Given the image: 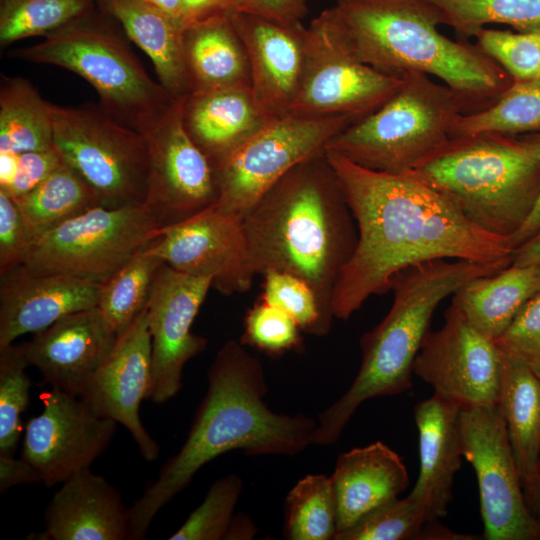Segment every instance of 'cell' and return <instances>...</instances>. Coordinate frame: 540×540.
<instances>
[{"label":"cell","mask_w":540,"mask_h":540,"mask_svg":"<svg viewBox=\"0 0 540 540\" xmlns=\"http://www.w3.org/2000/svg\"><path fill=\"white\" fill-rule=\"evenodd\" d=\"M334 169L355 218L358 243L335 285L334 318L347 320L373 295L391 290L401 270L436 259L513 258L510 239L471 222L450 200L410 172L362 167L333 151Z\"/></svg>","instance_id":"obj_1"},{"label":"cell","mask_w":540,"mask_h":540,"mask_svg":"<svg viewBox=\"0 0 540 540\" xmlns=\"http://www.w3.org/2000/svg\"><path fill=\"white\" fill-rule=\"evenodd\" d=\"M207 379V392L185 442L129 508L132 540L145 538L159 510L214 458L232 450L294 456L312 444L316 420L305 414L276 413L267 406L263 365L240 341L229 339L221 346Z\"/></svg>","instance_id":"obj_2"},{"label":"cell","mask_w":540,"mask_h":540,"mask_svg":"<svg viewBox=\"0 0 540 540\" xmlns=\"http://www.w3.org/2000/svg\"><path fill=\"white\" fill-rule=\"evenodd\" d=\"M256 275L291 273L315 291L324 313L358 243V229L325 153L282 177L242 219Z\"/></svg>","instance_id":"obj_3"},{"label":"cell","mask_w":540,"mask_h":540,"mask_svg":"<svg viewBox=\"0 0 540 540\" xmlns=\"http://www.w3.org/2000/svg\"><path fill=\"white\" fill-rule=\"evenodd\" d=\"M333 8L361 62L390 76L440 78L471 113L491 106L513 82L476 44L441 34L440 14L424 0H337Z\"/></svg>","instance_id":"obj_4"},{"label":"cell","mask_w":540,"mask_h":540,"mask_svg":"<svg viewBox=\"0 0 540 540\" xmlns=\"http://www.w3.org/2000/svg\"><path fill=\"white\" fill-rule=\"evenodd\" d=\"M512 260L436 259L398 272L391 284L392 306L377 326L362 335L359 371L344 394L320 413L312 444L335 443L363 402L408 391L415 357L437 306L469 281L494 274L510 266Z\"/></svg>","instance_id":"obj_5"},{"label":"cell","mask_w":540,"mask_h":540,"mask_svg":"<svg viewBox=\"0 0 540 540\" xmlns=\"http://www.w3.org/2000/svg\"><path fill=\"white\" fill-rule=\"evenodd\" d=\"M481 229L511 239L540 197V160L521 136L450 137L411 171Z\"/></svg>","instance_id":"obj_6"},{"label":"cell","mask_w":540,"mask_h":540,"mask_svg":"<svg viewBox=\"0 0 540 540\" xmlns=\"http://www.w3.org/2000/svg\"><path fill=\"white\" fill-rule=\"evenodd\" d=\"M126 39L118 22L96 5L10 57L77 74L95 89L106 113L145 135L177 99L148 75Z\"/></svg>","instance_id":"obj_7"},{"label":"cell","mask_w":540,"mask_h":540,"mask_svg":"<svg viewBox=\"0 0 540 540\" xmlns=\"http://www.w3.org/2000/svg\"><path fill=\"white\" fill-rule=\"evenodd\" d=\"M401 79L382 106L340 131L326 150L368 169L406 173L450 138L461 114L471 113L458 93L427 74Z\"/></svg>","instance_id":"obj_8"},{"label":"cell","mask_w":540,"mask_h":540,"mask_svg":"<svg viewBox=\"0 0 540 540\" xmlns=\"http://www.w3.org/2000/svg\"><path fill=\"white\" fill-rule=\"evenodd\" d=\"M53 143L63 162L97 194L106 208L143 204L149 153L146 138L99 104L50 103Z\"/></svg>","instance_id":"obj_9"},{"label":"cell","mask_w":540,"mask_h":540,"mask_svg":"<svg viewBox=\"0 0 540 540\" xmlns=\"http://www.w3.org/2000/svg\"><path fill=\"white\" fill-rule=\"evenodd\" d=\"M355 120L348 116L288 114L211 162L218 210L241 219L297 165L325 153L329 141Z\"/></svg>","instance_id":"obj_10"},{"label":"cell","mask_w":540,"mask_h":540,"mask_svg":"<svg viewBox=\"0 0 540 540\" xmlns=\"http://www.w3.org/2000/svg\"><path fill=\"white\" fill-rule=\"evenodd\" d=\"M145 204L94 207L40 236L24 264L38 274H65L102 282L160 237Z\"/></svg>","instance_id":"obj_11"},{"label":"cell","mask_w":540,"mask_h":540,"mask_svg":"<svg viewBox=\"0 0 540 540\" xmlns=\"http://www.w3.org/2000/svg\"><path fill=\"white\" fill-rule=\"evenodd\" d=\"M401 81L357 58L331 7L306 27L303 77L289 114L348 116L357 121L382 106Z\"/></svg>","instance_id":"obj_12"},{"label":"cell","mask_w":540,"mask_h":540,"mask_svg":"<svg viewBox=\"0 0 540 540\" xmlns=\"http://www.w3.org/2000/svg\"><path fill=\"white\" fill-rule=\"evenodd\" d=\"M462 453L474 468L487 540L540 539L497 405L460 409Z\"/></svg>","instance_id":"obj_13"},{"label":"cell","mask_w":540,"mask_h":540,"mask_svg":"<svg viewBox=\"0 0 540 540\" xmlns=\"http://www.w3.org/2000/svg\"><path fill=\"white\" fill-rule=\"evenodd\" d=\"M503 353L451 303L442 327L428 331L413 374L462 408L497 405Z\"/></svg>","instance_id":"obj_14"},{"label":"cell","mask_w":540,"mask_h":540,"mask_svg":"<svg viewBox=\"0 0 540 540\" xmlns=\"http://www.w3.org/2000/svg\"><path fill=\"white\" fill-rule=\"evenodd\" d=\"M183 98L144 135L149 153L144 204L161 228L212 206L218 196L212 163L184 127Z\"/></svg>","instance_id":"obj_15"},{"label":"cell","mask_w":540,"mask_h":540,"mask_svg":"<svg viewBox=\"0 0 540 540\" xmlns=\"http://www.w3.org/2000/svg\"><path fill=\"white\" fill-rule=\"evenodd\" d=\"M145 251L180 272L211 279L227 296L247 292L256 276L242 219L214 205L161 228Z\"/></svg>","instance_id":"obj_16"},{"label":"cell","mask_w":540,"mask_h":540,"mask_svg":"<svg viewBox=\"0 0 540 540\" xmlns=\"http://www.w3.org/2000/svg\"><path fill=\"white\" fill-rule=\"evenodd\" d=\"M43 410L26 424L22 458L47 487L90 468L111 443L117 422L97 415L79 396L52 388L41 395Z\"/></svg>","instance_id":"obj_17"},{"label":"cell","mask_w":540,"mask_h":540,"mask_svg":"<svg viewBox=\"0 0 540 540\" xmlns=\"http://www.w3.org/2000/svg\"><path fill=\"white\" fill-rule=\"evenodd\" d=\"M211 288V279L185 274L166 263L154 277L146 311L152 339L149 399L157 404L179 393L186 363L208 344L191 327Z\"/></svg>","instance_id":"obj_18"},{"label":"cell","mask_w":540,"mask_h":540,"mask_svg":"<svg viewBox=\"0 0 540 540\" xmlns=\"http://www.w3.org/2000/svg\"><path fill=\"white\" fill-rule=\"evenodd\" d=\"M152 387V339L146 308L117 343L79 396L99 416L124 426L147 461L158 458V443L144 428L140 405Z\"/></svg>","instance_id":"obj_19"},{"label":"cell","mask_w":540,"mask_h":540,"mask_svg":"<svg viewBox=\"0 0 540 540\" xmlns=\"http://www.w3.org/2000/svg\"><path fill=\"white\" fill-rule=\"evenodd\" d=\"M231 20L246 50L255 97L272 118L288 115L302 82L306 27L244 12Z\"/></svg>","instance_id":"obj_20"},{"label":"cell","mask_w":540,"mask_h":540,"mask_svg":"<svg viewBox=\"0 0 540 540\" xmlns=\"http://www.w3.org/2000/svg\"><path fill=\"white\" fill-rule=\"evenodd\" d=\"M118 335L97 307L67 315L24 343L29 365L52 388L80 396L112 353Z\"/></svg>","instance_id":"obj_21"},{"label":"cell","mask_w":540,"mask_h":540,"mask_svg":"<svg viewBox=\"0 0 540 540\" xmlns=\"http://www.w3.org/2000/svg\"><path fill=\"white\" fill-rule=\"evenodd\" d=\"M101 282L22 267L1 278L0 348L38 333L61 318L97 306Z\"/></svg>","instance_id":"obj_22"},{"label":"cell","mask_w":540,"mask_h":540,"mask_svg":"<svg viewBox=\"0 0 540 540\" xmlns=\"http://www.w3.org/2000/svg\"><path fill=\"white\" fill-rule=\"evenodd\" d=\"M45 540L131 539L130 510L103 476L83 469L54 493L44 512Z\"/></svg>","instance_id":"obj_23"},{"label":"cell","mask_w":540,"mask_h":540,"mask_svg":"<svg viewBox=\"0 0 540 540\" xmlns=\"http://www.w3.org/2000/svg\"><path fill=\"white\" fill-rule=\"evenodd\" d=\"M460 407L436 394L414 408L419 436L420 471L409 493L430 521L445 517L455 474L461 466Z\"/></svg>","instance_id":"obj_24"},{"label":"cell","mask_w":540,"mask_h":540,"mask_svg":"<svg viewBox=\"0 0 540 540\" xmlns=\"http://www.w3.org/2000/svg\"><path fill=\"white\" fill-rule=\"evenodd\" d=\"M182 118L188 135L211 162L232 152L274 119L247 85L187 94Z\"/></svg>","instance_id":"obj_25"},{"label":"cell","mask_w":540,"mask_h":540,"mask_svg":"<svg viewBox=\"0 0 540 540\" xmlns=\"http://www.w3.org/2000/svg\"><path fill=\"white\" fill-rule=\"evenodd\" d=\"M331 479L338 511L336 535L398 498L409 484L402 458L381 441L339 455Z\"/></svg>","instance_id":"obj_26"},{"label":"cell","mask_w":540,"mask_h":540,"mask_svg":"<svg viewBox=\"0 0 540 540\" xmlns=\"http://www.w3.org/2000/svg\"><path fill=\"white\" fill-rule=\"evenodd\" d=\"M96 5L149 56L160 84L173 98L190 93L183 58V28L177 19L144 0H96Z\"/></svg>","instance_id":"obj_27"},{"label":"cell","mask_w":540,"mask_h":540,"mask_svg":"<svg viewBox=\"0 0 540 540\" xmlns=\"http://www.w3.org/2000/svg\"><path fill=\"white\" fill-rule=\"evenodd\" d=\"M182 45L190 93L250 86L246 50L231 16L212 17L186 26Z\"/></svg>","instance_id":"obj_28"},{"label":"cell","mask_w":540,"mask_h":540,"mask_svg":"<svg viewBox=\"0 0 540 540\" xmlns=\"http://www.w3.org/2000/svg\"><path fill=\"white\" fill-rule=\"evenodd\" d=\"M497 406L527 495L534 487L540 464V377L525 363L504 353Z\"/></svg>","instance_id":"obj_29"},{"label":"cell","mask_w":540,"mask_h":540,"mask_svg":"<svg viewBox=\"0 0 540 540\" xmlns=\"http://www.w3.org/2000/svg\"><path fill=\"white\" fill-rule=\"evenodd\" d=\"M539 290L540 264H511L469 281L453 295L452 304L475 329L495 342Z\"/></svg>","instance_id":"obj_30"},{"label":"cell","mask_w":540,"mask_h":540,"mask_svg":"<svg viewBox=\"0 0 540 540\" xmlns=\"http://www.w3.org/2000/svg\"><path fill=\"white\" fill-rule=\"evenodd\" d=\"M53 146L50 102L27 79L1 75L0 152L22 154Z\"/></svg>","instance_id":"obj_31"},{"label":"cell","mask_w":540,"mask_h":540,"mask_svg":"<svg viewBox=\"0 0 540 540\" xmlns=\"http://www.w3.org/2000/svg\"><path fill=\"white\" fill-rule=\"evenodd\" d=\"M14 200L32 244L62 222L101 206L95 191L64 162L36 188Z\"/></svg>","instance_id":"obj_32"},{"label":"cell","mask_w":540,"mask_h":540,"mask_svg":"<svg viewBox=\"0 0 540 540\" xmlns=\"http://www.w3.org/2000/svg\"><path fill=\"white\" fill-rule=\"evenodd\" d=\"M430 521L424 507L409 494L372 510L334 540H474Z\"/></svg>","instance_id":"obj_33"},{"label":"cell","mask_w":540,"mask_h":540,"mask_svg":"<svg viewBox=\"0 0 540 540\" xmlns=\"http://www.w3.org/2000/svg\"><path fill=\"white\" fill-rule=\"evenodd\" d=\"M540 132V76L513 81L488 108L461 114L450 137L479 133L521 136Z\"/></svg>","instance_id":"obj_34"},{"label":"cell","mask_w":540,"mask_h":540,"mask_svg":"<svg viewBox=\"0 0 540 540\" xmlns=\"http://www.w3.org/2000/svg\"><path fill=\"white\" fill-rule=\"evenodd\" d=\"M337 524V501L331 476L308 474L286 495L284 538L334 540Z\"/></svg>","instance_id":"obj_35"},{"label":"cell","mask_w":540,"mask_h":540,"mask_svg":"<svg viewBox=\"0 0 540 540\" xmlns=\"http://www.w3.org/2000/svg\"><path fill=\"white\" fill-rule=\"evenodd\" d=\"M163 263L144 249L101 282L96 307L118 336L146 308L154 277Z\"/></svg>","instance_id":"obj_36"},{"label":"cell","mask_w":540,"mask_h":540,"mask_svg":"<svg viewBox=\"0 0 540 540\" xmlns=\"http://www.w3.org/2000/svg\"><path fill=\"white\" fill-rule=\"evenodd\" d=\"M440 14L442 24L462 39L475 37L489 24H505L517 31L540 30V0H424Z\"/></svg>","instance_id":"obj_37"},{"label":"cell","mask_w":540,"mask_h":540,"mask_svg":"<svg viewBox=\"0 0 540 540\" xmlns=\"http://www.w3.org/2000/svg\"><path fill=\"white\" fill-rule=\"evenodd\" d=\"M96 6V0H0V46L47 36Z\"/></svg>","instance_id":"obj_38"},{"label":"cell","mask_w":540,"mask_h":540,"mask_svg":"<svg viewBox=\"0 0 540 540\" xmlns=\"http://www.w3.org/2000/svg\"><path fill=\"white\" fill-rule=\"evenodd\" d=\"M25 345L0 348V454L14 455L22 432L21 414L29 403L31 380Z\"/></svg>","instance_id":"obj_39"},{"label":"cell","mask_w":540,"mask_h":540,"mask_svg":"<svg viewBox=\"0 0 540 540\" xmlns=\"http://www.w3.org/2000/svg\"><path fill=\"white\" fill-rule=\"evenodd\" d=\"M263 276L262 301L288 313L303 332L314 336L328 334L333 319L324 313L315 291L306 281L275 270Z\"/></svg>","instance_id":"obj_40"},{"label":"cell","mask_w":540,"mask_h":540,"mask_svg":"<svg viewBox=\"0 0 540 540\" xmlns=\"http://www.w3.org/2000/svg\"><path fill=\"white\" fill-rule=\"evenodd\" d=\"M242 487V479L237 474H230L214 481L203 502L168 539H225Z\"/></svg>","instance_id":"obj_41"},{"label":"cell","mask_w":540,"mask_h":540,"mask_svg":"<svg viewBox=\"0 0 540 540\" xmlns=\"http://www.w3.org/2000/svg\"><path fill=\"white\" fill-rule=\"evenodd\" d=\"M475 38L476 45L513 81L540 76V30L512 32L484 27Z\"/></svg>","instance_id":"obj_42"},{"label":"cell","mask_w":540,"mask_h":540,"mask_svg":"<svg viewBox=\"0 0 540 540\" xmlns=\"http://www.w3.org/2000/svg\"><path fill=\"white\" fill-rule=\"evenodd\" d=\"M301 331L288 313L260 300L245 316L240 342L266 354L280 355L302 347Z\"/></svg>","instance_id":"obj_43"},{"label":"cell","mask_w":540,"mask_h":540,"mask_svg":"<svg viewBox=\"0 0 540 540\" xmlns=\"http://www.w3.org/2000/svg\"><path fill=\"white\" fill-rule=\"evenodd\" d=\"M495 344L504 354L522 361L540 377V290Z\"/></svg>","instance_id":"obj_44"},{"label":"cell","mask_w":540,"mask_h":540,"mask_svg":"<svg viewBox=\"0 0 540 540\" xmlns=\"http://www.w3.org/2000/svg\"><path fill=\"white\" fill-rule=\"evenodd\" d=\"M32 241L16 201L0 190V277L21 267Z\"/></svg>","instance_id":"obj_45"},{"label":"cell","mask_w":540,"mask_h":540,"mask_svg":"<svg viewBox=\"0 0 540 540\" xmlns=\"http://www.w3.org/2000/svg\"><path fill=\"white\" fill-rule=\"evenodd\" d=\"M63 160L53 146L44 150L19 154L18 169L15 178L7 189H0L12 198H20L42 183Z\"/></svg>","instance_id":"obj_46"},{"label":"cell","mask_w":540,"mask_h":540,"mask_svg":"<svg viewBox=\"0 0 540 540\" xmlns=\"http://www.w3.org/2000/svg\"><path fill=\"white\" fill-rule=\"evenodd\" d=\"M240 12L249 13L248 0H183L178 21L184 29L195 22Z\"/></svg>","instance_id":"obj_47"},{"label":"cell","mask_w":540,"mask_h":540,"mask_svg":"<svg viewBox=\"0 0 540 540\" xmlns=\"http://www.w3.org/2000/svg\"><path fill=\"white\" fill-rule=\"evenodd\" d=\"M308 0H248L249 13L282 23L301 22Z\"/></svg>","instance_id":"obj_48"},{"label":"cell","mask_w":540,"mask_h":540,"mask_svg":"<svg viewBox=\"0 0 540 540\" xmlns=\"http://www.w3.org/2000/svg\"><path fill=\"white\" fill-rule=\"evenodd\" d=\"M42 482L38 470L24 458L0 454V490L5 492L19 484Z\"/></svg>","instance_id":"obj_49"},{"label":"cell","mask_w":540,"mask_h":540,"mask_svg":"<svg viewBox=\"0 0 540 540\" xmlns=\"http://www.w3.org/2000/svg\"><path fill=\"white\" fill-rule=\"evenodd\" d=\"M533 148L540 160V132L521 135ZM540 230V197L531 216L524 226L510 239L512 246L516 249L536 232Z\"/></svg>","instance_id":"obj_50"},{"label":"cell","mask_w":540,"mask_h":540,"mask_svg":"<svg viewBox=\"0 0 540 540\" xmlns=\"http://www.w3.org/2000/svg\"><path fill=\"white\" fill-rule=\"evenodd\" d=\"M540 264V230L518 246L513 255L512 265L526 266Z\"/></svg>","instance_id":"obj_51"},{"label":"cell","mask_w":540,"mask_h":540,"mask_svg":"<svg viewBox=\"0 0 540 540\" xmlns=\"http://www.w3.org/2000/svg\"><path fill=\"white\" fill-rule=\"evenodd\" d=\"M257 527L254 522L243 513L234 515L225 540H248L255 537Z\"/></svg>","instance_id":"obj_52"},{"label":"cell","mask_w":540,"mask_h":540,"mask_svg":"<svg viewBox=\"0 0 540 540\" xmlns=\"http://www.w3.org/2000/svg\"><path fill=\"white\" fill-rule=\"evenodd\" d=\"M19 154L0 152V189H7L18 169Z\"/></svg>","instance_id":"obj_53"},{"label":"cell","mask_w":540,"mask_h":540,"mask_svg":"<svg viewBox=\"0 0 540 540\" xmlns=\"http://www.w3.org/2000/svg\"><path fill=\"white\" fill-rule=\"evenodd\" d=\"M167 15L179 19L183 0H144ZM179 22V21H178Z\"/></svg>","instance_id":"obj_54"},{"label":"cell","mask_w":540,"mask_h":540,"mask_svg":"<svg viewBox=\"0 0 540 540\" xmlns=\"http://www.w3.org/2000/svg\"><path fill=\"white\" fill-rule=\"evenodd\" d=\"M526 500L527 503L529 502V505L533 509L534 513L540 519V464L536 482L530 493L526 495Z\"/></svg>","instance_id":"obj_55"}]
</instances>
